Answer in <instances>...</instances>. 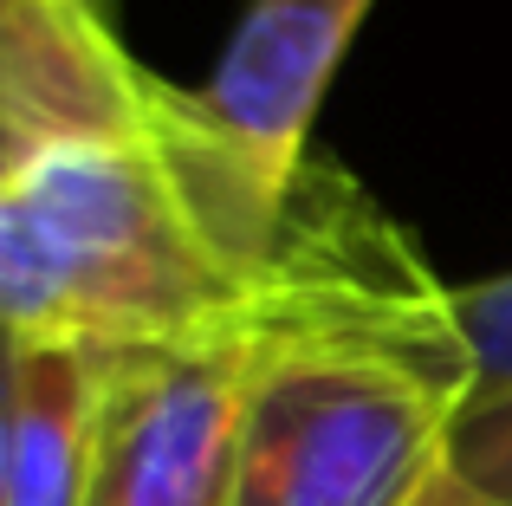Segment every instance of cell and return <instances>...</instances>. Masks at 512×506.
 Returning a JSON list of instances; mask_svg holds the SVG:
<instances>
[{"instance_id": "obj_8", "label": "cell", "mask_w": 512, "mask_h": 506, "mask_svg": "<svg viewBox=\"0 0 512 506\" xmlns=\"http://www.w3.org/2000/svg\"><path fill=\"white\" fill-rule=\"evenodd\" d=\"M13 377H20V338L0 325V506H7V455H13Z\"/></svg>"}, {"instance_id": "obj_7", "label": "cell", "mask_w": 512, "mask_h": 506, "mask_svg": "<svg viewBox=\"0 0 512 506\" xmlns=\"http://www.w3.org/2000/svg\"><path fill=\"white\" fill-rule=\"evenodd\" d=\"M454 468L500 506H512V396L467 403V416L454 422Z\"/></svg>"}, {"instance_id": "obj_6", "label": "cell", "mask_w": 512, "mask_h": 506, "mask_svg": "<svg viewBox=\"0 0 512 506\" xmlns=\"http://www.w3.org/2000/svg\"><path fill=\"white\" fill-rule=\"evenodd\" d=\"M454 331L474 364V403L480 396H512V273L480 279V286H448Z\"/></svg>"}, {"instance_id": "obj_1", "label": "cell", "mask_w": 512, "mask_h": 506, "mask_svg": "<svg viewBox=\"0 0 512 506\" xmlns=\"http://www.w3.org/2000/svg\"><path fill=\"white\" fill-rule=\"evenodd\" d=\"M286 202L208 137L195 98L156 137L26 143L0 169V325L91 351L227 331L273 279Z\"/></svg>"}, {"instance_id": "obj_3", "label": "cell", "mask_w": 512, "mask_h": 506, "mask_svg": "<svg viewBox=\"0 0 512 506\" xmlns=\"http://www.w3.org/2000/svg\"><path fill=\"white\" fill-rule=\"evenodd\" d=\"M376 0H247L208 85L188 91L208 137L286 202L312 163V117Z\"/></svg>"}, {"instance_id": "obj_2", "label": "cell", "mask_w": 512, "mask_h": 506, "mask_svg": "<svg viewBox=\"0 0 512 506\" xmlns=\"http://www.w3.org/2000/svg\"><path fill=\"white\" fill-rule=\"evenodd\" d=\"M253 318L182 344L104 351L85 506H227Z\"/></svg>"}, {"instance_id": "obj_10", "label": "cell", "mask_w": 512, "mask_h": 506, "mask_svg": "<svg viewBox=\"0 0 512 506\" xmlns=\"http://www.w3.org/2000/svg\"><path fill=\"white\" fill-rule=\"evenodd\" d=\"M20 150H26V137H13V130H0V169H7V163H13Z\"/></svg>"}, {"instance_id": "obj_4", "label": "cell", "mask_w": 512, "mask_h": 506, "mask_svg": "<svg viewBox=\"0 0 512 506\" xmlns=\"http://www.w3.org/2000/svg\"><path fill=\"white\" fill-rule=\"evenodd\" d=\"M182 117L188 91L124 46L104 0H0V130L26 143L156 137Z\"/></svg>"}, {"instance_id": "obj_9", "label": "cell", "mask_w": 512, "mask_h": 506, "mask_svg": "<svg viewBox=\"0 0 512 506\" xmlns=\"http://www.w3.org/2000/svg\"><path fill=\"white\" fill-rule=\"evenodd\" d=\"M409 506H500V500H493L487 487H474V481H467V474L448 461V468H441V474H435V481H428Z\"/></svg>"}, {"instance_id": "obj_5", "label": "cell", "mask_w": 512, "mask_h": 506, "mask_svg": "<svg viewBox=\"0 0 512 506\" xmlns=\"http://www.w3.org/2000/svg\"><path fill=\"white\" fill-rule=\"evenodd\" d=\"M98 396H104V351L20 338L7 506H85L91 500Z\"/></svg>"}]
</instances>
